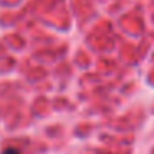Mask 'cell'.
Segmentation results:
<instances>
[{"instance_id": "cell-1", "label": "cell", "mask_w": 154, "mask_h": 154, "mask_svg": "<svg viewBox=\"0 0 154 154\" xmlns=\"http://www.w3.org/2000/svg\"><path fill=\"white\" fill-rule=\"evenodd\" d=\"M2 154H22L18 149H15V147H7V149L2 151Z\"/></svg>"}]
</instances>
